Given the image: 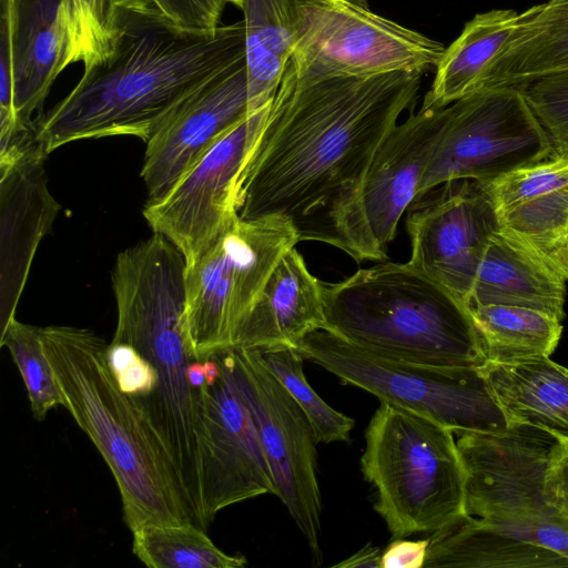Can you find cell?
Returning a JSON list of instances; mask_svg holds the SVG:
<instances>
[{"label":"cell","instance_id":"cell-27","mask_svg":"<svg viewBox=\"0 0 568 568\" xmlns=\"http://www.w3.org/2000/svg\"><path fill=\"white\" fill-rule=\"evenodd\" d=\"M518 17L514 9H493L474 16L445 48L422 106H446L471 93L484 68L515 29Z\"/></svg>","mask_w":568,"mask_h":568},{"label":"cell","instance_id":"cell-1","mask_svg":"<svg viewBox=\"0 0 568 568\" xmlns=\"http://www.w3.org/2000/svg\"><path fill=\"white\" fill-rule=\"evenodd\" d=\"M422 73L298 79L287 67L235 185L243 221L280 216L318 241L417 98Z\"/></svg>","mask_w":568,"mask_h":568},{"label":"cell","instance_id":"cell-28","mask_svg":"<svg viewBox=\"0 0 568 568\" xmlns=\"http://www.w3.org/2000/svg\"><path fill=\"white\" fill-rule=\"evenodd\" d=\"M468 308L486 362L549 357L560 341L561 320L548 313L496 304Z\"/></svg>","mask_w":568,"mask_h":568},{"label":"cell","instance_id":"cell-8","mask_svg":"<svg viewBox=\"0 0 568 568\" xmlns=\"http://www.w3.org/2000/svg\"><path fill=\"white\" fill-rule=\"evenodd\" d=\"M298 242L287 219L239 217L204 256L186 266L184 317L194 361L234 348L237 332L273 268Z\"/></svg>","mask_w":568,"mask_h":568},{"label":"cell","instance_id":"cell-38","mask_svg":"<svg viewBox=\"0 0 568 568\" xmlns=\"http://www.w3.org/2000/svg\"><path fill=\"white\" fill-rule=\"evenodd\" d=\"M382 552L378 547H374L371 542L353 556L336 564L334 567L341 568H381Z\"/></svg>","mask_w":568,"mask_h":568},{"label":"cell","instance_id":"cell-10","mask_svg":"<svg viewBox=\"0 0 568 568\" xmlns=\"http://www.w3.org/2000/svg\"><path fill=\"white\" fill-rule=\"evenodd\" d=\"M551 154L548 136L519 89L478 90L444 106L442 131L416 197L453 180L488 184Z\"/></svg>","mask_w":568,"mask_h":568},{"label":"cell","instance_id":"cell-34","mask_svg":"<svg viewBox=\"0 0 568 568\" xmlns=\"http://www.w3.org/2000/svg\"><path fill=\"white\" fill-rule=\"evenodd\" d=\"M108 365L120 390L134 400L150 396L158 386L154 366L133 346L111 342L105 352Z\"/></svg>","mask_w":568,"mask_h":568},{"label":"cell","instance_id":"cell-31","mask_svg":"<svg viewBox=\"0 0 568 568\" xmlns=\"http://www.w3.org/2000/svg\"><path fill=\"white\" fill-rule=\"evenodd\" d=\"M0 346L7 347L23 379L33 417L43 420L64 397L41 341V327L12 318L0 334Z\"/></svg>","mask_w":568,"mask_h":568},{"label":"cell","instance_id":"cell-24","mask_svg":"<svg viewBox=\"0 0 568 568\" xmlns=\"http://www.w3.org/2000/svg\"><path fill=\"white\" fill-rule=\"evenodd\" d=\"M566 280L537 255L499 230L479 265L469 306L511 305L565 317Z\"/></svg>","mask_w":568,"mask_h":568},{"label":"cell","instance_id":"cell-26","mask_svg":"<svg viewBox=\"0 0 568 568\" xmlns=\"http://www.w3.org/2000/svg\"><path fill=\"white\" fill-rule=\"evenodd\" d=\"M322 1L242 0L251 113L273 100L304 16Z\"/></svg>","mask_w":568,"mask_h":568},{"label":"cell","instance_id":"cell-35","mask_svg":"<svg viewBox=\"0 0 568 568\" xmlns=\"http://www.w3.org/2000/svg\"><path fill=\"white\" fill-rule=\"evenodd\" d=\"M154 3L181 27L212 30L220 26L226 0H153Z\"/></svg>","mask_w":568,"mask_h":568},{"label":"cell","instance_id":"cell-33","mask_svg":"<svg viewBox=\"0 0 568 568\" xmlns=\"http://www.w3.org/2000/svg\"><path fill=\"white\" fill-rule=\"evenodd\" d=\"M519 90L548 136L551 156L568 159V70L539 77Z\"/></svg>","mask_w":568,"mask_h":568},{"label":"cell","instance_id":"cell-11","mask_svg":"<svg viewBox=\"0 0 568 568\" xmlns=\"http://www.w3.org/2000/svg\"><path fill=\"white\" fill-rule=\"evenodd\" d=\"M445 47L375 13L367 0H324L304 16L287 68L301 80L422 73Z\"/></svg>","mask_w":568,"mask_h":568},{"label":"cell","instance_id":"cell-18","mask_svg":"<svg viewBox=\"0 0 568 568\" xmlns=\"http://www.w3.org/2000/svg\"><path fill=\"white\" fill-rule=\"evenodd\" d=\"M37 136L0 150V334L16 317L33 257L60 211Z\"/></svg>","mask_w":568,"mask_h":568},{"label":"cell","instance_id":"cell-7","mask_svg":"<svg viewBox=\"0 0 568 568\" xmlns=\"http://www.w3.org/2000/svg\"><path fill=\"white\" fill-rule=\"evenodd\" d=\"M297 351L379 402L457 432H501L509 424L479 367L437 366L376 354L326 331L308 333Z\"/></svg>","mask_w":568,"mask_h":568},{"label":"cell","instance_id":"cell-16","mask_svg":"<svg viewBox=\"0 0 568 568\" xmlns=\"http://www.w3.org/2000/svg\"><path fill=\"white\" fill-rule=\"evenodd\" d=\"M251 113L246 57L184 99L145 142V203L161 199L233 126Z\"/></svg>","mask_w":568,"mask_h":568},{"label":"cell","instance_id":"cell-14","mask_svg":"<svg viewBox=\"0 0 568 568\" xmlns=\"http://www.w3.org/2000/svg\"><path fill=\"white\" fill-rule=\"evenodd\" d=\"M268 105L226 132L161 199L144 204L142 213L153 233L175 245L186 266L204 256L239 219L236 181Z\"/></svg>","mask_w":568,"mask_h":568},{"label":"cell","instance_id":"cell-29","mask_svg":"<svg viewBox=\"0 0 568 568\" xmlns=\"http://www.w3.org/2000/svg\"><path fill=\"white\" fill-rule=\"evenodd\" d=\"M133 554L152 568H240L243 556H232L217 548L192 523L148 524L132 531Z\"/></svg>","mask_w":568,"mask_h":568},{"label":"cell","instance_id":"cell-12","mask_svg":"<svg viewBox=\"0 0 568 568\" xmlns=\"http://www.w3.org/2000/svg\"><path fill=\"white\" fill-rule=\"evenodd\" d=\"M253 417L276 485V496L318 558L322 500L314 429L261 351L234 347L213 354Z\"/></svg>","mask_w":568,"mask_h":568},{"label":"cell","instance_id":"cell-21","mask_svg":"<svg viewBox=\"0 0 568 568\" xmlns=\"http://www.w3.org/2000/svg\"><path fill=\"white\" fill-rule=\"evenodd\" d=\"M64 0H0L13 79V109L20 129L33 126L51 87L67 65ZM37 116V118H38Z\"/></svg>","mask_w":568,"mask_h":568},{"label":"cell","instance_id":"cell-15","mask_svg":"<svg viewBox=\"0 0 568 568\" xmlns=\"http://www.w3.org/2000/svg\"><path fill=\"white\" fill-rule=\"evenodd\" d=\"M408 263L469 305L490 237L499 230L491 201L473 180L442 183L406 210Z\"/></svg>","mask_w":568,"mask_h":568},{"label":"cell","instance_id":"cell-3","mask_svg":"<svg viewBox=\"0 0 568 568\" xmlns=\"http://www.w3.org/2000/svg\"><path fill=\"white\" fill-rule=\"evenodd\" d=\"M41 341L64 407L111 469L130 530L148 524H194L170 455L116 385L104 339L89 328L51 325L41 328Z\"/></svg>","mask_w":568,"mask_h":568},{"label":"cell","instance_id":"cell-40","mask_svg":"<svg viewBox=\"0 0 568 568\" xmlns=\"http://www.w3.org/2000/svg\"><path fill=\"white\" fill-rule=\"evenodd\" d=\"M203 365L205 382L209 386H212L221 376V365L214 356H211L207 359L203 361Z\"/></svg>","mask_w":568,"mask_h":568},{"label":"cell","instance_id":"cell-20","mask_svg":"<svg viewBox=\"0 0 568 568\" xmlns=\"http://www.w3.org/2000/svg\"><path fill=\"white\" fill-rule=\"evenodd\" d=\"M480 185L499 231L568 281V159L551 156Z\"/></svg>","mask_w":568,"mask_h":568},{"label":"cell","instance_id":"cell-30","mask_svg":"<svg viewBox=\"0 0 568 568\" xmlns=\"http://www.w3.org/2000/svg\"><path fill=\"white\" fill-rule=\"evenodd\" d=\"M260 351L268 368L305 413L317 442H349L354 420L331 407L311 387L303 371V355L291 347Z\"/></svg>","mask_w":568,"mask_h":568},{"label":"cell","instance_id":"cell-25","mask_svg":"<svg viewBox=\"0 0 568 568\" xmlns=\"http://www.w3.org/2000/svg\"><path fill=\"white\" fill-rule=\"evenodd\" d=\"M509 425L544 429L568 440V368L549 357L486 362L479 367Z\"/></svg>","mask_w":568,"mask_h":568},{"label":"cell","instance_id":"cell-5","mask_svg":"<svg viewBox=\"0 0 568 568\" xmlns=\"http://www.w3.org/2000/svg\"><path fill=\"white\" fill-rule=\"evenodd\" d=\"M184 290L168 281L139 283L116 301V327L111 342L133 346L156 369L158 386L144 399L132 400L170 455L193 516L203 520V387L186 376L194 359L185 328Z\"/></svg>","mask_w":568,"mask_h":568},{"label":"cell","instance_id":"cell-41","mask_svg":"<svg viewBox=\"0 0 568 568\" xmlns=\"http://www.w3.org/2000/svg\"><path fill=\"white\" fill-rule=\"evenodd\" d=\"M226 1H227V3H232V4L236 6L240 9L242 7V0H226Z\"/></svg>","mask_w":568,"mask_h":568},{"label":"cell","instance_id":"cell-32","mask_svg":"<svg viewBox=\"0 0 568 568\" xmlns=\"http://www.w3.org/2000/svg\"><path fill=\"white\" fill-rule=\"evenodd\" d=\"M69 34V64L84 68L101 61L113 49L112 0H64Z\"/></svg>","mask_w":568,"mask_h":568},{"label":"cell","instance_id":"cell-22","mask_svg":"<svg viewBox=\"0 0 568 568\" xmlns=\"http://www.w3.org/2000/svg\"><path fill=\"white\" fill-rule=\"evenodd\" d=\"M317 329H326L321 281L293 247L273 268L237 332L234 347L297 349L302 339Z\"/></svg>","mask_w":568,"mask_h":568},{"label":"cell","instance_id":"cell-9","mask_svg":"<svg viewBox=\"0 0 568 568\" xmlns=\"http://www.w3.org/2000/svg\"><path fill=\"white\" fill-rule=\"evenodd\" d=\"M443 121L444 106H422L397 123L361 181L328 215L317 242L356 262L385 261L398 222L416 197Z\"/></svg>","mask_w":568,"mask_h":568},{"label":"cell","instance_id":"cell-4","mask_svg":"<svg viewBox=\"0 0 568 568\" xmlns=\"http://www.w3.org/2000/svg\"><path fill=\"white\" fill-rule=\"evenodd\" d=\"M326 331L376 354L437 366L486 363L469 308L407 263L322 282Z\"/></svg>","mask_w":568,"mask_h":568},{"label":"cell","instance_id":"cell-6","mask_svg":"<svg viewBox=\"0 0 568 568\" xmlns=\"http://www.w3.org/2000/svg\"><path fill=\"white\" fill-rule=\"evenodd\" d=\"M454 433L385 402L372 416L361 469L392 539L434 532L465 515V470Z\"/></svg>","mask_w":568,"mask_h":568},{"label":"cell","instance_id":"cell-37","mask_svg":"<svg viewBox=\"0 0 568 568\" xmlns=\"http://www.w3.org/2000/svg\"><path fill=\"white\" fill-rule=\"evenodd\" d=\"M429 539H393L381 557V568H423Z\"/></svg>","mask_w":568,"mask_h":568},{"label":"cell","instance_id":"cell-17","mask_svg":"<svg viewBox=\"0 0 568 568\" xmlns=\"http://www.w3.org/2000/svg\"><path fill=\"white\" fill-rule=\"evenodd\" d=\"M221 368L217 381L212 386L205 384L202 389L206 433L203 520L206 528L215 515L229 506L264 494L276 496L273 473L251 412L227 372L222 365Z\"/></svg>","mask_w":568,"mask_h":568},{"label":"cell","instance_id":"cell-39","mask_svg":"<svg viewBox=\"0 0 568 568\" xmlns=\"http://www.w3.org/2000/svg\"><path fill=\"white\" fill-rule=\"evenodd\" d=\"M186 376H187V381H189L190 385L193 388L199 389V388L203 387L206 384L205 376H204L203 362H199V361L191 362L186 368Z\"/></svg>","mask_w":568,"mask_h":568},{"label":"cell","instance_id":"cell-36","mask_svg":"<svg viewBox=\"0 0 568 568\" xmlns=\"http://www.w3.org/2000/svg\"><path fill=\"white\" fill-rule=\"evenodd\" d=\"M545 487L549 503L568 518V440H559L556 445Z\"/></svg>","mask_w":568,"mask_h":568},{"label":"cell","instance_id":"cell-2","mask_svg":"<svg viewBox=\"0 0 568 568\" xmlns=\"http://www.w3.org/2000/svg\"><path fill=\"white\" fill-rule=\"evenodd\" d=\"M113 49L34 119L49 154L68 143L130 135L146 142L164 119L221 70L246 57L243 20L181 27L153 0H112Z\"/></svg>","mask_w":568,"mask_h":568},{"label":"cell","instance_id":"cell-19","mask_svg":"<svg viewBox=\"0 0 568 568\" xmlns=\"http://www.w3.org/2000/svg\"><path fill=\"white\" fill-rule=\"evenodd\" d=\"M423 568L568 567V518L488 521L463 515L432 532Z\"/></svg>","mask_w":568,"mask_h":568},{"label":"cell","instance_id":"cell-13","mask_svg":"<svg viewBox=\"0 0 568 568\" xmlns=\"http://www.w3.org/2000/svg\"><path fill=\"white\" fill-rule=\"evenodd\" d=\"M465 470V515L488 521L556 519L546 477L558 442L523 424L501 432H457Z\"/></svg>","mask_w":568,"mask_h":568},{"label":"cell","instance_id":"cell-23","mask_svg":"<svg viewBox=\"0 0 568 568\" xmlns=\"http://www.w3.org/2000/svg\"><path fill=\"white\" fill-rule=\"evenodd\" d=\"M568 70V0H547L519 13L510 36L479 74L474 91L516 88Z\"/></svg>","mask_w":568,"mask_h":568}]
</instances>
